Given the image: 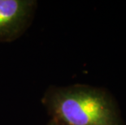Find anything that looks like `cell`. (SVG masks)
I'll list each match as a JSON object with an SVG mask.
<instances>
[{
  "mask_svg": "<svg viewBox=\"0 0 126 125\" xmlns=\"http://www.w3.org/2000/svg\"><path fill=\"white\" fill-rule=\"evenodd\" d=\"M41 101L50 119L59 125H125L117 102L103 88L50 85Z\"/></svg>",
  "mask_w": 126,
  "mask_h": 125,
  "instance_id": "cell-1",
  "label": "cell"
},
{
  "mask_svg": "<svg viewBox=\"0 0 126 125\" xmlns=\"http://www.w3.org/2000/svg\"><path fill=\"white\" fill-rule=\"evenodd\" d=\"M47 125H59V124H56L55 121H53V120H51V119H50V121L48 122Z\"/></svg>",
  "mask_w": 126,
  "mask_h": 125,
  "instance_id": "cell-3",
  "label": "cell"
},
{
  "mask_svg": "<svg viewBox=\"0 0 126 125\" xmlns=\"http://www.w3.org/2000/svg\"><path fill=\"white\" fill-rule=\"evenodd\" d=\"M37 7L35 0H0V43L20 38L33 22Z\"/></svg>",
  "mask_w": 126,
  "mask_h": 125,
  "instance_id": "cell-2",
  "label": "cell"
}]
</instances>
